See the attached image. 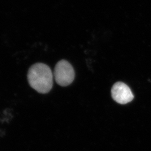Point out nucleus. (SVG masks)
Masks as SVG:
<instances>
[{"label":"nucleus","instance_id":"3","mask_svg":"<svg viewBox=\"0 0 151 151\" xmlns=\"http://www.w3.org/2000/svg\"><path fill=\"white\" fill-rule=\"evenodd\" d=\"M111 96L114 101L120 104H128L134 99V95L130 88L122 82H118L113 86Z\"/></svg>","mask_w":151,"mask_h":151},{"label":"nucleus","instance_id":"2","mask_svg":"<svg viewBox=\"0 0 151 151\" xmlns=\"http://www.w3.org/2000/svg\"><path fill=\"white\" fill-rule=\"evenodd\" d=\"M54 76L55 80L59 85L67 86L74 80L75 71L68 61L61 60L55 67Z\"/></svg>","mask_w":151,"mask_h":151},{"label":"nucleus","instance_id":"1","mask_svg":"<svg viewBox=\"0 0 151 151\" xmlns=\"http://www.w3.org/2000/svg\"><path fill=\"white\" fill-rule=\"evenodd\" d=\"M53 77L50 68L42 63L32 65L27 73V80L30 86L41 93L50 91L53 86Z\"/></svg>","mask_w":151,"mask_h":151}]
</instances>
